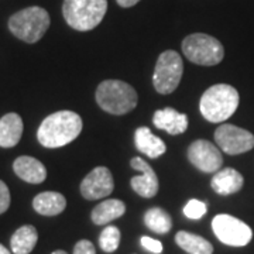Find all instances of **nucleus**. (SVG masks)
<instances>
[{
    "label": "nucleus",
    "instance_id": "1",
    "mask_svg": "<svg viewBox=\"0 0 254 254\" xmlns=\"http://www.w3.org/2000/svg\"><path fill=\"white\" fill-rule=\"evenodd\" d=\"M81 131V116L71 110H60L43 120L37 131V138L47 148H58L72 143Z\"/></svg>",
    "mask_w": 254,
    "mask_h": 254
},
{
    "label": "nucleus",
    "instance_id": "2",
    "mask_svg": "<svg viewBox=\"0 0 254 254\" xmlns=\"http://www.w3.org/2000/svg\"><path fill=\"white\" fill-rule=\"evenodd\" d=\"M239 106V92L227 85L218 83L210 86L202 95L199 109L202 116L210 123H222L229 119Z\"/></svg>",
    "mask_w": 254,
    "mask_h": 254
},
{
    "label": "nucleus",
    "instance_id": "3",
    "mask_svg": "<svg viewBox=\"0 0 254 254\" xmlns=\"http://www.w3.org/2000/svg\"><path fill=\"white\" fill-rule=\"evenodd\" d=\"M96 102L110 115H126L137 106V92L127 82L109 79L99 83Z\"/></svg>",
    "mask_w": 254,
    "mask_h": 254
},
{
    "label": "nucleus",
    "instance_id": "4",
    "mask_svg": "<svg viewBox=\"0 0 254 254\" xmlns=\"http://www.w3.org/2000/svg\"><path fill=\"white\" fill-rule=\"evenodd\" d=\"M108 10V0H64L65 21L78 31H89L99 26Z\"/></svg>",
    "mask_w": 254,
    "mask_h": 254
},
{
    "label": "nucleus",
    "instance_id": "5",
    "mask_svg": "<svg viewBox=\"0 0 254 254\" xmlns=\"http://www.w3.org/2000/svg\"><path fill=\"white\" fill-rule=\"evenodd\" d=\"M50 27L48 11L38 6H31L13 14L9 20L10 31L28 44L41 40Z\"/></svg>",
    "mask_w": 254,
    "mask_h": 254
},
{
    "label": "nucleus",
    "instance_id": "6",
    "mask_svg": "<svg viewBox=\"0 0 254 254\" xmlns=\"http://www.w3.org/2000/svg\"><path fill=\"white\" fill-rule=\"evenodd\" d=\"M182 51L190 63L203 66L218 65L223 57L225 50L215 37L208 34H190L182 41Z\"/></svg>",
    "mask_w": 254,
    "mask_h": 254
},
{
    "label": "nucleus",
    "instance_id": "7",
    "mask_svg": "<svg viewBox=\"0 0 254 254\" xmlns=\"http://www.w3.org/2000/svg\"><path fill=\"white\" fill-rule=\"evenodd\" d=\"M184 64L177 51L168 50L158 57L155 64L153 85L155 91L161 95L173 93L181 82Z\"/></svg>",
    "mask_w": 254,
    "mask_h": 254
},
{
    "label": "nucleus",
    "instance_id": "8",
    "mask_svg": "<svg viewBox=\"0 0 254 254\" xmlns=\"http://www.w3.org/2000/svg\"><path fill=\"white\" fill-rule=\"evenodd\" d=\"M212 229L222 243L233 247H243L249 245L253 237V232L249 225H246L240 219L225 213L213 218Z\"/></svg>",
    "mask_w": 254,
    "mask_h": 254
},
{
    "label": "nucleus",
    "instance_id": "9",
    "mask_svg": "<svg viewBox=\"0 0 254 254\" xmlns=\"http://www.w3.org/2000/svg\"><path fill=\"white\" fill-rule=\"evenodd\" d=\"M215 141L222 151L230 155L243 154L254 147V136L249 130L227 123L216 128Z\"/></svg>",
    "mask_w": 254,
    "mask_h": 254
},
{
    "label": "nucleus",
    "instance_id": "10",
    "mask_svg": "<svg viewBox=\"0 0 254 254\" xmlns=\"http://www.w3.org/2000/svg\"><path fill=\"white\" fill-rule=\"evenodd\" d=\"M188 158L202 173L213 174L220 170L223 158L219 148L208 140H196L188 148Z\"/></svg>",
    "mask_w": 254,
    "mask_h": 254
},
{
    "label": "nucleus",
    "instance_id": "11",
    "mask_svg": "<svg viewBox=\"0 0 254 254\" xmlns=\"http://www.w3.org/2000/svg\"><path fill=\"white\" fill-rule=\"evenodd\" d=\"M115 190L113 175L106 167H96L81 182V193L85 199L96 200L106 198Z\"/></svg>",
    "mask_w": 254,
    "mask_h": 254
},
{
    "label": "nucleus",
    "instance_id": "12",
    "mask_svg": "<svg viewBox=\"0 0 254 254\" xmlns=\"http://www.w3.org/2000/svg\"><path fill=\"white\" fill-rule=\"evenodd\" d=\"M131 168H134L137 171H140L141 175L133 177L131 178V188L134 190L137 195H140L141 198H153L158 192V178L154 170L151 168L150 164H147L140 157H134L130 161Z\"/></svg>",
    "mask_w": 254,
    "mask_h": 254
},
{
    "label": "nucleus",
    "instance_id": "13",
    "mask_svg": "<svg viewBox=\"0 0 254 254\" xmlns=\"http://www.w3.org/2000/svg\"><path fill=\"white\" fill-rule=\"evenodd\" d=\"M153 123L157 128L177 136L185 133V130L188 128V116L185 113L177 112L174 108H164L155 112Z\"/></svg>",
    "mask_w": 254,
    "mask_h": 254
},
{
    "label": "nucleus",
    "instance_id": "14",
    "mask_svg": "<svg viewBox=\"0 0 254 254\" xmlns=\"http://www.w3.org/2000/svg\"><path fill=\"white\" fill-rule=\"evenodd\" d=\"M13 170L18 178H21L28 184H41L47 178V168L44 167V164L34 157L21 155L16 158L13 164Z\"/></svg>",
    "mask_w": 254,
    "mask_h": 254
},
{
    "label": "nucleus",
    "instance_id": "15",
    "mask_svg": "<svg viewBox=\"0 0 254 254\" xmlns=\"http://www.w3.org/2000/svg\"><path fill=\"white\" fill-rule=\"evenodd\" d=\"M243 175L233 170V168H225V170H220L216 171V174L213 175L212 178V190H215L218 195H232V193H236L239 190H242L243 187Z\"/></svg>",
    "mask_w": 254,
    "mask_h": 254
},
{
    "label": "nucleus",
    "instance_id": "16",
    "mask_svg": "<svg viewBox=\"0 0 254 254\" xmlns=\"http://www.w3.org/2000/svg\"><path fill=\"white\" fill-rule=\"evenodd\" d=\"M134 143L137 150L148 158H158L165 153L167 147L160 137L151 133L148 127H138L134 134Z\"/></svg>",
    "mask_w": 254,
    "mask_h": 254
},
{
    "label": "nucleus",
    "instance_id": "17",
    "mask_svg": "<svg viewBox=\"0 0 254 254\" xmlns=\"http://www.w3.org/2000/svg\"><path fill=\"white\" fill-rule=\"evenodd\" d=\"M23 120L17 113H7L0 119V147H14L20 141Z\"/></svg>",
    "mask_w": 254,
    "mask_h": 254
},
{
    "label": "nucleus",
    "instance_id": "18",
    "mask_svg": "<svg viewBox=\"0 0 254 254\" xmlns=\"http://www.w3.org/2000/svg\"><path fill=\"white\" fill-rule=\"evenodd\" d=\"M33 208L43 216H55L66 208V199L60 192H41L33 200Z\"/></svg>",
    "mask_w": 254,
    "mask_h": 254
},
{
    "label": "nucleus",
    "instance_id": "19",
    "mask_svg": "<svg viewBox=\"0 0 254 254\" xmlns=\"http://www.w3.org/2000/svg\"><path fill=\"white\" fill-rule=\"evenodd\" d=\"M38 233L31 225L18 227L10 239V247L14 254H30L37 245Z\"/></svg>",
    "mask_w": 254,
    "mask_h": 254
},
{
    "label": "nucleus",
    "instance_id": "20",
    "mask_svg": "<svg viewBox=\"0 0 254 254\" xmlns=\"http://www.w3.org/2000/svg\"><path fill=\"white\" fill-rule=\"evenodd\" d=\"M126 212V205L119 199L103 200L92 210V220L95 225H106L115 219L123 216Z\"/></svg>",
    "mask_w": 254,
    "mask_h": 254
},
{
    "label": "nucleus",
    "instance_id": "21",
    "mask_svg": "<svg viewBox=\"0 0 254 254\" xmlns=\"http://www.w3.org/2000/svg\"><path fill=\"white\" fill-rule=\"evenodd\" d=\"M175 242L182 250H185L188 254L213 253V246L210 245L206 239L190 233V232H185V230H181L175 235Z\"/></svg>",
    "mask_w": 254,
    "mask_h": 254
},
{
    "label": "nucleus",
    "instance_id": "22",
    "mask_svg": "<svg viewBox=\"0 0 254 254\" xmlns=\"http://www.w3.org/2000/svg\"><path fill=\"white\" fill-rule=\"evenodd\" d=\"M144 223L151 232L165 235L171 230L173 227V220L171 216L161 208H151L145 212Z\"/></svg>",
    "mask_w": 254,
    "mask_h": 254
},
{
    "label": "nucleus",
    "instance_id": "23",
    "mask_svg": "<svg viewBox=\"0 0 254 254\" xmlns=\"http://www.w3.org/2000/svg\"><path fill=\"white\" fill-rule=\"evenodd\" d=\"M120 245V230L116 226H106L99 236V246L105 253H113Z\"/></svg>",
    "mask_w": 254,
    "mask_h": 254
},
{
    "label": "nucleus",
    "instance_id": "24",
    "mask_svg": "<svg viewBox=\"0 0 254 254\" xmlns=\"http://www.w3.org/2000/svg\"><path fill=\"white\" fill-rule=\"evenodd\" d=\"M206 203L205 202H202V200L198 199H190L187 205H185V208H184V215L187 216L188 219H193V220H198L202 216H205V213H206Z\"/></svg>",
    "mask_w": 254,
    "mask_h": 254
},
{
    "label": "nucleus",
    "instance_id": "25",
    "mask_svg": "<svg viewBox=\"0 0 254 254\" xmlns=\"http://www.w3.org/2000/svg\"><path fill=\"white\" fill-rule=\"evenodd\" d=\"M141 246L144 247L145 250H148L150 253H163V245H161V242H158V240H155V239H151V237H141Z\"/></svg>",
    "mask_w": 254,
    "mask_h": 254
},
{
    "label": "nucleus",
    "instance_id": "26",
    "mask_svg": "<svg viewBox=\"0 0 254 254\" xmlns=\"http://www.w3.org/2000/svg\"><path fill=\"white\" fill-rule=\"evenodd\" d=\"M10 206V192L7 185L0 180V215L4 213Z\"/></svg>",
    "mask_w": 254,
    "mask_h": 254
},
{
    "label": "nucleus",
    "instance_id": "27",
    "mask_svg": "<svg viewBox=\"0 0 254 254\" xmlns=\"http://www.w3.org/2000/svg\"><path fill=\"white\" fill-rule=\"evenodd\" d=\"M73 254H96V250L89 240H81L75 245Z\"/></svg>",
    "mask_w": 254,
    "mask_h": 254
},
{
    "label": "nucleus",
    "instance_id": "28",
    "mask_svg": "<svg viewBox=\"0 0 254 254\" xmlns=\"http://www.w3.org/2000/svg\"><path fill=\"white\" fill-rule=\"evenodd\" d=\"M116 1L119 3V6H122V7H131L136 3H138L140 0H116Z\"/></svg>",
    "mask_w": 254,
    "mask_h": 254
},
{
    "label": "nucleus",
    "instance_id": "29",
    "mask_svg": "<svg viewBox=\"0 0 254 254\" xmlns=\"http://www.w3.org/2000/svg\"><path fill=\"white\" fill-rule=\"evenodd\" d=\"M0 254H11L3 245H0Z\"/></svg>",
    "mask_w": 254,
    "mask_h": 254
},
{
    "label": "nucleus",
    "instance_id": "30",
    "mask_svg": "<svg viewBox=\"0 0 254 254\" xmlns=\"http://www.w3.org/2000/svg\"><path fill=\"white\" fill-rule=\"evenodd\" d=\"M51 254H66L65 252H63V250H57V252H54V253Z\"/></svg>",
    "mask_w": 254,
    "mask_h": 254
}]
</instances>
